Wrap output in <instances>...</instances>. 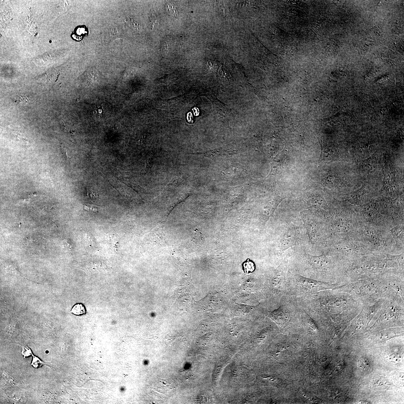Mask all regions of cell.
I'll use <instances>...</instances> for the list:
<instances>
[{
    "label": "cell",
    "instance_id": "9",
    "mask_svg": "<svg viewBox=\"0 0 404 404\" xmlns=\"http://www.w3.org/2000/svg\"><path fill=\"white\" fill-rule=\"evenodd\" d=\"M243 266L244 271L247 274L252 273L255 270V265L254 263L251 261H247L244 263Z\"/></svg>",
    "mask_w": 404,
    "mask_h": 404
},
{
    "label": "cell",
    "instance_id": "14",
    "mask_svg": "<svg viewBox=\"0 0 404 404\" xmlns=\"http://www.w3.org/2000/svg\"><path fill=\"white\" fill-rule=\"evenodd\" d=\"M195 109V112H194L195 115H198L199 114V112H197V111H198V109H197H197Z\"/></svg>",
    "mask_w": 404,
    "mask_h": 404
},
{
    "label": "cell",
    "instance_id": "12",
    "mask_svg": "<svg viewBox=\"0 0 404 404\" xmlns=\"http://www.w3.org/2000/svg\"><path fill=\"white\" fill-rule=\"evenodd\" d=\"M151 20L152 22V26L153 24H155L157 23L158 24V22H157L156 17L155 16V15L154 16H153V15H152V20Z\"/></svg>",
    "mask_w": 404,
    "mask_h": 404
},
{
    "label": "cell",
    "instance_id": "7",
    "mask_svg": "<svg viewBox=\"0 0 404 404\" xmlns=\"http://www.w3.org/2000/svg\"><path fill=\"white\" fill-rule=\"evenodd\" d=\"M165 7L168 14L174 16H177V8L173 4L171 3H167L165 4Z\"/></svg>",
    "mask_w": 404,
    "mask_h": 404
},
{
    "label": "cell",
    "instance_id": "10",
    "mask_svg": "<svg viewBox=\"0 0 404 404\" xmlns=\"http://www.w3.org/2000/svg\"><path fill=\"white\" fill-rule=\"evenodd\" d=\"M21 346L22 347L21 353L22 356H23L24 358L33 355V354L31 349L28 347L24 346Z\"/></svg>",
    "mask_w": 404,
    "mask_h": 404
},
{
    "label": "cell",
    "instance_id": "13",
    "mask_svg": "<svg viewBox=\"0 0 404 404\" xmlns=\"http://www.w3.org/2000/svg\"><path fill=\"white\" fill-rule=\"evenodd\" d=\"M87 194H88V197L92 199H95L94 197H95L96 195L93 193L91 192L90 191H88L87 192Z\"/></svg>",
    "mask_w": 404,
    "mask_h": 404
},
{
    "label": "cell",
    "instance_id": "2",
    "mask_svg": "<svg viewBox=\"0 0 404 404\" xmlns=\"http://www.w3.org/2000/svg\"><path fill=\"white\" fill-rule=\"evenodd\" d=\"M337 289L341 291H346L367 302L378 298L387 292L380 283L373 281L361 280L352 282L346 287L344 286H339Z\"/></svg>",
    "mask_w": 404,
    "mask_h": 404
},
{
    "label": "cell",
    "instance_id": "6",
    "mask_svg": "<svg viewBox=\"0 0 404 404\" xmlns=\"http://www.w3.org/2000/svg\"><path fill=\"white\" fill-rule=\"evenodd\" d=\"M71 312L76 316H80L85 313V309L84 305L81 303H77L74 305L72 308Z\"/></svg>",
    "mask_w": 404,
    "mask_h": 404
},
{
    "label": "cell",
    "instance_id": "1",
    "mask_svg": "<svg viewBox=\"0 0 404 404\" xmlns=\"http://www.w3.org/2000/svg\"><path fill=\"white\" fill-rule=\"evenodd\" d=\"M340 285L315 280L288 271L286 295L295 298H302L318 292L334 289Z\"/></svg>",
    "mask_w": 404,
    "mask_h": 404
},
{
    "label": "cell",
    "instance_id": "11",
    "mask_svg": "<svg viewBox=\"0 0 404 404\" xmlns=\"http://www.w3.org/2000/svg\"><path fill=\"white\" fill-rule=\"evenodd\" d=\"M83 209H84V210H86V211H90V210H91V211H92V212H97V209H96L95 208H93L92 207V208H90L86 206H84V207H83Z\"/></svg>",
    "mask_w": 404,
    "mask_h": 404
},
{
    "label": "cell",
    "instance_id": "5",
    "mask_svg": "<svg viewBox=\"0 0 404 404\" xmlns=\"http://www.w3.org/2000/svg\"><path fill=\"white\" fill-rule=\"evenodd\" d=\"M13 101L17 105H25L29 104L31 100L27 95L20 94L15 96L13 98Z\"/></svg>",
    "mask_w": 404,
    "mask_h": 404
},
{
    "label": "cell",
    "instance_id": "4",
    "mask_svg": "<svg viewBox=\"0 0 404 404\" xmlns=\"http://www.w3.org/2000/svg\"><path fill=\"white\" fill-rule=\"evenodd\" d=\"M390 167L389 169L386 170V172H384V189H387L388 187H390L391 189L392 187L394 186V185L395 181V173L390 166Z\"/></svg>",
    "mask_w": 404,
    "mask_h": 404
},
{
    "label": "cell",
    "instance_id": "8",
    "mask_svg": "<svg viewBox=\"0 0 404 404\" xmlns=\"http://www.w3.org/2000/svg\"><path fill=\"white\" fill-rule=\"evenodd\" d=\"M31 365L35 368H38L43 365H46V363L43 362L37 357L32 356Z\"/></svg>",
    "mask_w": 404,
    "mask_h": 404
},
{
    "label": "cell",
    "instance_id": "3",
    "mask_svg": "<svg viewBox=\"0 0 404 404\" xmlns=\"http://www.w3.org/2000/svg\"><path fill=\"white\" fill-rule=\"evenodd\" d=\"M279 307L272 312H268L272 318L280 326L282 329L289 327L293 322L299 321L296 302L292 297L285 295L280 301Z\"/></svg>",
    "mask_w": 404,
    "mask_h": 404
}]
</instances>
